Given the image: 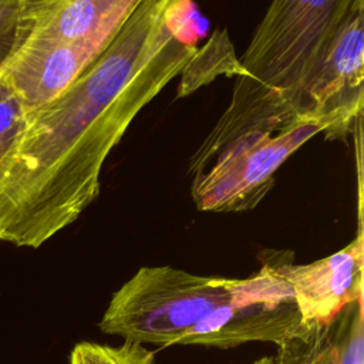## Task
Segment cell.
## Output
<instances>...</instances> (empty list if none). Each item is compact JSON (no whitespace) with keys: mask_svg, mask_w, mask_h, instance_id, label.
<instances>
[{"mask_svg":"<svg viewBox=\"0 0 364 364\" xmlns=\"http://www.w3.org/2000/svg\"><path fill=\"white\" fill-rule=\"evenodd\" d=\"M192 10L191 1L139 0L77 81L28 115L0 162V242L37 249L97 199L109 152L196 53Z\"/></svg>","mask_w":364,"mask_h":364,"instance_id":"cell-1","label":"cell"},{"mask_svg":"<svg viewBox=\"0 0 364 364\" xmlns=\"http://www.w3.org/2000/svg\"><path fill=\"white\" fill-rule=\"evenodd\" d=\"M255 280L256 274L228 279L172 266H144L112 293L98 327L142 346H179L198 323L242 296Z\"/></svg>","mask_w":364,"mask_h":364,"instance_id":"cell-2","label":"cell"},{"mask_svg":"<svg viewBox=\"0 0 364 364\" xmlns=\"http://www.w3.org/2000/svg\"><path fill=\"white\" fill-rule=\"evenodd\" d=\"M357 1H273L239 58L246 75L283 94L300 114L301 88Z\"/></svg>","mask_w":364,"mask_h":364,"instance_id":"cell-3","label":"cell"},{"mask_svg":"<svg viewBox=\"0 0 364 364\" xmlns=\"http://www.w3.org/2000/svg\"><path fill=\"white\" fill-rule=\"evenodd\" d=\"M321 122L300 118L273 132H253L226 145L212 164L192 179V199L199 210L239 212L255 208L273 188L284 161L316 134Z\"/></svg>","mask_w":364,"mask_h":364,"instance_id":"cell-4","label":"cell"},{"mask_svg":"<svg viewBox=\"0 0 364 364\" xmlns=\"http://www.w3.org/2000/svg\"><path fill=\"white\" fill-rule=\"evenodd\" d=\"M363 81L364 1L358 0L300 91L301 117L321 122L327 138H346L360 124Z\"/></svg>","mask_w":364,"mask_h":364,"instance_id":"cell-5","label":"cell"},{"mask_svg":"<svg viewBox=\"0 0 364 364\" xmlns=\"http://www.w3.org/2000/svg\"><path fill=\"white\" fill-rule=\"evenodd\" d=\"M291 289L301 323H323L363 297L364 239L361 229L343 249L307 264L267 262Z\"/></svg>","mask_w":364,"mask_h":364,"instance_id":"cell-6","label":"cell"},{"mask_svg":"<svg viewBox=\"0 0 364 364\" xmlns=\"http://www.w3.org/2000/svg\"><path fill=\"white\" fill-rule=\"evenodd\" d=\"M98 55L30 28L0 75L9 81L30 115L65 92Z\"/></svg>","mask_w":364,"mask_h":364,"instance_id":"cell-7","label":"cell"},{"mask_svg":"<svg viewBox=\"0 0 364 364\" xmlns=\"http://www.w3.org/2000/svg\"><path fill=\"white\" fill-rule=\"evenodd\" d=\"M139 0H34L31 30L101 54Z\"/></svg>","mask_w":364,"mask_h":364,"instance_id":"cell-8","label":"cell"},{"mask_svg":"<svg viewBox=\"0 0 364 364\" xmlns=\"http://www.w3.org/2000/svg\"><path fill=\"white\" fill-rule=\"evenodd\" d=\"M277 346L274 364H364L363 297L323 323H307Z\"/></svg>","mask_w":364,"mask_h":364,"instance_id":"cell-9","label":"cell"},{"mask_svg":"<svg viewBox=\"0 0 364 364\" xmlns=\"http://www.w3.org/2000/svg\"><path fill=\"white\" fill-rule=\"evenodd\" d=\"M176 97H185L220 74L246 75L226 30H216L203 48H198L182 70Z\"/></svg>","mask_w":364,"mask_h":364,"instance_id":"cell-10","label":"cell"},{"mask_svg":"<svg viewBox=\"0 0 364 364\" xmlns=\"http://www.w3.org/2000/svg\"><path fill=\"white\" fill-rule=\"evenodd\" d=\"M33 6L34 0H0V73L30 33Z\"/></svg>","mask_w":364,"mask_h":364,"instance_id":"cell-11","label":"cell"},{"mask_svg":"<svg viewBox=\"0 0 364 364\" xmlns=\"http://www.w3.org/2000/svg\"><path fill=\"white\" fill-rule=\"evenodd\" d=\"M70 364H155V360L152 351L134 341L125 340L118 347L81 341L71 350Z\"/></svg>","mask_w":364,"mask_h":364,"instance_id":"cell-12","label":"cell"},{"mask_svg":"<svg viewBox=\"0 0 364 364\" xmlns=\"http://www.w3.org/2000/svg\"><path fill=\"white\" fill-rule=\"evenodd\" d=\"M28 114L9 81L0 75V162L26 128Z\"/></svg>","mask_w":364,"mask_h":364,"instance_id":"cell-13","label":"cell"},{"mask_svg":"<svg viewBox=\"0 0 364 364\" xmlns=\"http://www.w3.org/2000/svg\"><path fill=\"white\" fill-rule=\"evenodd\" d=\"M253 364H274V363H273V357H263V358H259L257 361H255Z\"/></svg>","mask_w":364,"mask_h":364,"instance_id":"cell-14","label":"cell"}]
</instances>
